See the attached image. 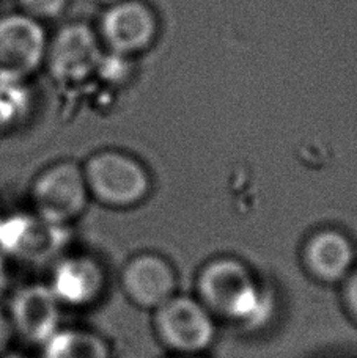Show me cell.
I'll return each instance as SVG.
<instances>
[{
    "label": "cell",
    "mask_w": 357,
    "mask_h": 358,
    "mask_svg": "<svg viewBox=\"0 0 357 358\" xmlns=\"http://www.w3.org/2000/svg\"><path fill=\"white\" fill-rule=\"evenodd\" d=\"M195 297L216 319L242 329H258L274 313V297L244 261L219 257L197 273Z\"/></svg>",
    "instance_id": "obj_1"
},
{
    "label": "cell",
    "mask_w": 357,
    "mask_h": 358,
    "mask_svg": "<svg viewBox=\"0 0 357 358\" xmlns=\"http://www.w3.org/2000/svg\"><path fill=\"white\" fill-rule=\"evenodd\" d=\"M92 200L111 209H131L151 194L148 169L127 152L103 150L82 165Z\"/></svg>",
    "instance_id": "obj_2"
},
{
    "label": "cell",
    "mask_w": 357,
    "mask_h": 358,
    "mask_svg": "<svg viewBox=\"0 0 357 358\" xmlns=\"http://www.w3.org/2000/svg\"><path fill=\"white\" fill-rule=\"evenodd\" d=\"M153 329L174 355H205L218 338V319L195 296L175 294L153 311Z\"/></svg>",
    "instance_id": "obj_3"
},
{
    "label": "cell",
    "mask_w": 357,
    "mask_h": 358,
    "mask_svg": "<svg viewBox=\"0 0 357 358\" xmlns=\"http://www.w3.org/2000/svg\"><path fill=\"white\" fill-rule=\"evenodd\" d=\"M90 200L84 169L73 161L49 165L30 185L31 213L54 225L71 227L85 214Z\"/></svg>",
    "instance_id": "obj_4"
},
{
    "label": "cell",
    "mask_w": 357,
    "mask_h": 358,
    "mask_svg": "<svg viewBox=\"0 0 357 358\" xmlns=\"http://www.w3.org/2000/svg\"><path fill=\"white\" fill-rule=\"evenodd\" d=\"M69 227L54 225L35 213L5 214L0 222V253L21 264H52L66 252Z\"/></svg>",
    "instance_id": "obj_5"
},
{
    "label": "cell",
    "mask_w": 357,
    "mask_h": 358,
    "mask_svg": "<svg viewBox=\"0 0 357 358\" xmlns=\"http://www.w3.org/2000/svg\"><path fill=\"white\" fill-rule=\"evenodd\" d=\"M107 271L103 261L88 252H65L57 258L48 286L63 308L88 310L104 299Z\"/></svg>",
    "instance_id": "obj_6"
},
{
    "label": "cell",
    "mask_w": 357,
    "mask_h": 358,
    "mask_svg": "<svg viewBox=\"0 0 357 358\" xmlns=\"http://www.w3.org/2000/svg\"><path fill=\"white\" fill-rule=\"evenodd\" d=\"M48 38L40 21L24 13L0 17V82L24 84L46 59Z\"/></svg>",
    "instance_id": "obj_7"
},
{
    "label": "cell",
    "mask_w": 357,
    "mask_h": 358,
    "mask_svg": "<svg viewBox=\"0 0 357 358\" xmlns=\"http://www.w3.org/2000/svg\"><path fill=\"white\" fill-rule=\"evenodd\" d=\"M44 60L52 79L59 84H80L101 65V40L90 25L66 24L48 43Z\"/></svg>",
    "instance_id": "obj_8"
},
{
    "label": "cell",
    "mask_w": 357,
    "mask_h": 358,
    "mask_svg": "<svg viewBox=\"0 0 357 358\" xmlns=\"http://www.w3.org/2000/svg\"><path fill=\"white\" fill-rule=\"evenodd\" d=\"M159 34L156 13L142 0H123L107 6L99 21L101 44L113 55L126 57L145 52Z\"/></svg>",
    "instance_id": "obj_9"
},
{
    "label": "cell",
    "mask_w": 357,
    "mask_h": 358,
    "mask_svg": "<svg viewBox=\"0 0 357 358\" xmlns=\"http://www.w3.org/2000/svg\"><path fill=\"white\" fill-rule=\"evenodd\" d=\"M62 311L48 283H29L13 292L6 313L16 340L43 348L62 329Z\"/></svg>",
    "instance_id": "obj_10"
},
{
    "label": "cell",
    "mask_w": 357,
    "mask_h": 358,
    "mask_svg": "<svg viewBox=\"0 0 357 358\" xmlns=\"http://www.w3.org/2000/svg\"><path fill=\"white\" fill-rule=\"evenodd\" d=\"M120 287L134 306L155 311L178 294L176 271L161 255L137 253L121 268Z\"/></svg>",
    "instance_id": "obj_11"
},
{
    "label": "cell",
    "mask_w": 357,
    "mask_h": 358,
    "mask_svg": "<svg viewBox=\"0 0 357 358\" xmlns=\"http://www.w3.org/2000/svg\"><path fill=\"white\" fill-rule=\"evenodd\" d=\"M351 238L337 228H321L305 239L301 261L312 278L323 285L343 283L357 267Z\"/></svg>",
    "instance_id": "obj_12"
},
{
    "label": "cell",
    "mask_w": 357,
    "mask_h": 358,
    "mask_svg": "<svg viewBox=\"0 0 357 358\" xmlns=\"http://www.w3.org/2000/svg\"><path fill=\"white\" fill-rule=\"evenodd\" d=\"M41 358H113V350L98 331L62 327L41 348Z\"/></svg>",
    "instance_id": "obj_13"
},
{
    "label": "cell",
    "mask_w": 357,
    "mask_h": 358,
    "mask_svg": "<svg viewBox=\"0 0 357 358\" xmlns=\"http://www.w3.org/2000/svg\"><path fill=\"white\" fill-rule=\"evenodd\" d=\"M27 108V98H25L21 84H6L0 82V127L15 126L18 120Z\"/></svg>",
    "instance_id": "obj_14"
},
{
    "label": "cell",
    "mask_w": 357,
    "mask_h": 358,
    "mask_svg": "<svg viewBox=\"0 0 357 358\" xmlns=\"http://www.w3.org/2000/svg\"><path fill=\"white\" fill-rule=\"evenodd\" d=\"M68 2L69 0H18V5L25 16L35 21H48L62 16Z\"/></svg>",
    "instance_id": "obj_15"
},
{
    "label": "cell",
    "mask_w": 357,
    "mask_h": 358,
    "mask_svg": "<svg viewBox=\"0 0 357 358\" xmlns=\"http://www.w3.org/2000/svg\"><path fill=\"white\" fill-rule=\"evenodd\" d=\"M342 302L348 316L357 325V267L343 280L342 283Z\"/></svg>",
    "instance_id": "obj_16"
},
{
    "label": "cell",
    "mask_w": 357,
    "mask_h": 358,
    "mask_svg": "<svg viewBox=\"0 0 357 358\" xmlns=\"http://www.w3.org/2000/svg\"><path fill=\"white\" fill-rule=\"evenodd\" d=\"M15 340H16V335L10 322L8 313L0 308V358H5L11 352Z\"/></svg>",
    "instance_id": "obj_17"
},
{
    "label": "cell",
    "mask_w": 357,
    "mask_h": 358,
    "mask_svg": "<svg viewBox=\"0 0 357 358\" xmlns=\"http://www.w3.org/2000/svg\"><path fill=\"white\" fill-rule=\"evenodd\" d=\"M10 286V271H8V261L4 258V255L0 253V297L8 291Z\"/></svg>",
    "instance_id": "obj_18"
},
{
    "label": "cell",
    "mask_w": 357,
    "mask_h": 358,
    "mask_svg": "<svg viewBox=\"0 0 357 358\" xmlns=\"http://www.w3.org/2000/svg\"><path fill=\"white\" fill-rule=\"evenodd\" d=\"M94 2H98L99 5H103V6H112V5H115V3H120V2H123V0H94Z\"/></svg>",
    "instance_id": "obj_19"
},
{
    "label": "cell",
    "mask_w": 357,
    "mask_h": 358,
    "mask_svg": "<svg viewBox=\"0 0 357 358\" xmlns=\"http://www.w3.org/2000/svg\"><path fill=\"white\" fill-rule=\"evenodd\" d=\"M174 358H205V355H174Z\"/></svg>",
    "instance_id": "obj_20"
},
{
    "label": "cell",
    "mask_w": 357,
    "mask_h": 358,
    "mask_svg": "<svg viewBox=\"0 0 357 358\" xmlns=\"http://www.w3.org/2000/svg\"><path fill=\"white\" fill-rule=\"evenodd\" d=\"M5 358H27V357H22V355H11V354H8Z\"/></svg>",
    "instance_id": "obj_21"
},
{
    "label": "cell",
    "mask_w": 357,
    "mask_h": 358,
    "mask_svg": "<svg viewBox=\"0 0 357 358\" xmlns=\"http://www.w3.org/2000/svg\"><path fill=\"white\" fill-rule=\"evenodd\" d=\"M4 215H5V214L2 213V210H0V222H2V219H4Z\"/></svg>",
    "instance_id": "obj_22"
}]
</instances>
